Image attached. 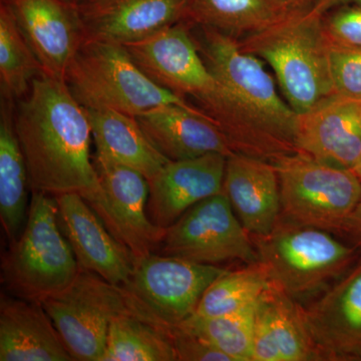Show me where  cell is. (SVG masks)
Wrapping results in <instances>:
<instances>
[{"mask_svg":"<svg viewBox=\"0 0 361 361\" xmlns=\"http://www.w3.org/2000/svg\"><path fill=\"white\" fill-rule=\"evenodd\" d=\"M161 245L164 255L201 264L236 260L251 264L259 261L254 240L224 192L190 208L166 230Z\"/></svg>","mask_w":361,"mask_h":361,"instance_id":"obj_10","label":"cell"},{"mask_svg":"<svg viewBox=\"0 0 361 361\" xmlns=\"http://www.w3.org/2000/svg\"><path fill=\"white\" fill-rule=\"evenodd\" d=\"M350 4L361 6V0H315L310 9L315 13L324 16L336 7L350 6Z\"/></svg>","mask_w":361,"mask_h":361,"instance_id":"obj_33","label":"cell"},{"mask_svg":"<svg viewBox=\"0 0 361 361\" xmlns=\"http://www.w3.org/2000/svg\"><path fill=\"white\" fill-rule=\"evenodd\" d=\"M14 102L1 97L0 106V220L11 243L25 228L30 202L27 167L14 123Z\"/></svg>","mask_w":361,"mask_h":361,"instance_id":"obj_24","label":"cell"},{"mask_svg":"<svg viewBox=\"0 0 361 361\" xmlns=\"http://www.w3.org/2000/svg\"><path fill=\"white\" fill-rule=\"evenodd\" d=\"M187 6L188 0H84L75 4L85 39L123 45L184 20Z\"/></svg>","mask_w":361,"mask_h":361,"instance_id":"obj_18","label":"cell"},{"mask_svg":"<svg viewBox=\"0 0 361 361\" xmlns=\"http://www.w3.org/2000/svg\"><path fill=\"white\" fill-rule=\"evenodd\" d=\"M253 240L270 283L298 303L342 276L360 247L322 228L281 220L269 234Z\"/></svg>","mask_w":361,"mask_h":361,"instance_id":"obj_6","label":"cell"},{"mask_svg":"<svg viewBox=\"0 0 361 361\" xmlns=\"http://www.w3.org/2000/svg\"><path fill=\"white\" fill-rule=\"evenodd\" d=\"M280 186V220L344 234L361 202V180L348 169L334 167L295 152L274 161Z\"/></svg>","mask_w":361,"mask_h":361,"instance_id":"obj_7","label":"cell"},{"mask_svg":"<svg viewBox=\"0 0 361 361\" xmlns=\"http://www.w3.org/2000/svg\"><path fill=\"white\" fill-rule=\"evenodd\" d=\"M225 269L152 253L135 260L122 288L137 315L171 329L194 314L206 289Z\"/></svg>","mask_w":361,"mask_h":361,"instance_id":"obj_9","label":"cell"},{"mask_svg":"<svg viewBox=\"0 0 361 361\" xmlns=\"http://www.w3.org/2000/svg\"><path fill=\"white\" fill-rule=\"evenodd\" d=\"M11 9L42 71L65 80L73 56L85 42L75 4L68 0H1Z\"/></svg>","mask_w":361,"mask_h":361,"instance_id":"obj_13","label":"cell"},{"mask_svg":"<svg viewBox=\"0 0 361 361\" xmlns=\"http://www.w3.org/2000/svg\"><path fill=\"white\" fill-rule=\"evenodd\" d=\"M200 28V39H195L219 84V96L208 115L234 152L271 163L295 153L298 114L280 96L264 61L244 51L235 37Z\"/></svg>","mask_w":361,"mask_h":361,"instance_id":"obj_1","label":"cell"},{"mask_svg":"<svg viewBox=\"0 0 361 361\" xmlns=\"http://www.w3.org/2000/svg\"><path fill=\"white\" fill-rule=\"evenodd\" d=\"M303 314L322 360L361 361V259Z\"/></svg>","mask_w":361,"mask_h":361,"instance_id":"obj_14","label":"cell"},{"mask_svg":"<svg viewBox=\"0 0 361 361\" xmlns=\"http://www.w3.org/2000/svg\"><path fill=\"white\" fill-rule=\"evenodd\" d=\"M190 26L180 21L125 47L154 82L178 96L194 97L207 114L217 99L219 84L206 65Z\"/></svg>","mask_w":361,"mask_h":361,"instance_id":"obj_11","label":"cell"},{"mask_svg":"<svg viewBox=\"0 0 361 361\" xmlns=\"http://www.w3.org/2000/svg\"><path fill=\"white\" fill-rule=\"evenodd\" d=\"M329 42L361 47V6H342L323 16Z\"/></svg>","mask_w":361,"mask_h":361,"instance_id":"obj_31","label":"cell"},{"mask_svg":"<svg viewBox=\"0 0 361 361\" xmlns=\"http://www.w3.org/2000/svg\"><path fill=\"white\" fill-rule=\"evenodd\" d=\"M102 361H178L170 329L137 315L116 316L111 323Z\"/></svg>","mask_w":361,"mask_h":361,"instance_id":"obj_25","label":"cell"},{"mask_svg":"<svg viewBox=\"0 0 361 361\" xmlns=\"http://www.w3.org/2000/svg\"><path fill=\"white\" fill-rule=\"evenodd\" d=\"M223 192L252 238L266 236L276 227L281 201L274 164L233 153L226 161Z\"/></svg>","mask_w":361,"mask_h":361,"instance_id":"obj_19","label":"cell"},{"mask_svg":"<svg viewBox=\"0 0 361 361\" xmlns=\"http://www.w3.org/2000/svg\"><path fill=\"white\" fill-rule=\"evenodd\" d=\"M355 172L357 173L358 177L361 180V161L358 167L356 168ZM344 234L349 235L351 238L355 240L358 246H361V202L350 221H349Z\"/></svg>","mask_w":361,"mask_h":361,"instance_id":"obj_34","label":"cell"},{"mask_svg":"<svg viewBox=\"0 0 361 361\" xmlns=\"http://www.w3.org/2000/svg\"><path fill=\"white\" fill-rule=\"evenodd\" d=\"M44 73L13 14L0 4V85L1 97L18 101L30 92L35 78Z\"/></svg>","mask_w":361,"mask_h":361,"instance_id":"obj_27","label":"cell"},{"mask_svg":"<svg viewBox=\"0 0 361 361\" xmlns=\"http://www.w3.org/2000/svg\"><path fill=\"white\" fill-rule=\"evenodd\" d=\"M329 42L330 77L334 92L361 99V47Z\"/></svg>","mask_w":361,"mask_h":361,"instance_id":"obj_30","label":"cell"},{"mask_svg":"<svg viewBox=\"0 0 361 361\" xmlns=\"http://www.w3.org/2000/svg\"><path fill=\"white\" fill-rule=\"evenodd\" d=\"M239 44L272 68L282 97L298 115L336 94L323 16L310 8L282 14Z\"/></svg>","mask_w":361,"mask_h":361,"instance_id":"obj_3","label":"cell"},{"mask_svg":"<svg viewBox=\"0 0 361 361\" xmlns=\"http://www.w3.org/2000/svg\"><path fill=\"white\" fill-rule=\"evenodd\" d=\"M297 152L355 171L361 161V99L332 94L298 115Z\"/></svg>","mask_w":361,"mask_h":361,"instance_id":"obj_16","label":"cell"},{"mask_svg":"<svg viewBox=\"0 0 361 361\" xmlns=\"http://www.w3.org/2000/svg\"><path fill=\"white\" fill-rule=\"evenodd\" d=\"M281 16L271 0H188L184 21L238 39L267 27Z\"/></svg>","mask_w":361,"mask_h":361,"instance_id":"obj_26","label":"cell"},{"mask_svg":"<svg viewBox=\"0 0 361 361\" xmlns=\"http://www.w3.org/2000/svg\"><path fill=\"white\" fill-rule=\"evenodd\" d=\"M96 155L134 169L147 179L170 161L148 139L137 118L108 109H85Z\"/></svg>","mask_w":361,"mask_h":361,"instance_id":"obj_23","label":"cell"},{"mask_svg":"<svg viewBox=\"0 0 361 361\" xmlns=\"http://www.w3.org/2000/svg\"><path fill=\"white\" fill-rule=\"evenodd\" d=\"M280 13H288L301 9L310 8L315 0H271Z\"/></svg>","mask_w":361,"mask_h":361,"instance_id":"obj_35","label":"cell"},{"mask_svg":"<svg viewBox=\"0 0 361 361\" xmlns=\"http://www.w3.org/2000/svg\"><path fill=\"white\" fill-rule=\"evenodd\" d=\"M65 82L85 109H108L134 116L168 104L199 110L154 82L125 45L115 42L85 40L68 66Z\"/></svg>","mask_w":361,"mask_h":361,"instance_id":"obj_4","label":"cell"},{"mask_svg":"<svg viewBox=\"0 0 361 361\" xmlns=\"http://www.w3.org/2000/svg\"><path fill=\"white\" fill-rule=\"evenodd\" d=\"M0 360L71 361L42 302L1 296Z\"/></svg>","mask_w":361,"mask_h":361,"instance_id":"obj_22","label":"cell"},{"mask_svg":"<svg viewBox=\"0 0 361 361\" xmlns=\"http://www.w3.org/2000/svg\"><path fill=\"white\" fill-rule=\"evenodd\" d=\"M101 192L87 202L114 237L127 247L135 260L154 253L165 230L149 219L148 179L134 169L96 155Z\"/></svg>","mask_w":361,"mask_h":361,"instance_id":"obj_12","label":"cell"},{"mask_svg":"<svg viewBox=\"0 0 361 361\" xmlns=\"http://www.w3.org/2000/svg\"><path fill=\"white\" fill-rule=\"evenodd\" d=\"M227 156L208 154L170 161L148 180L149 219L167 230L190 208L223 192Z\"/></svg>","mask_w":361,"mask_h":361,"instance_id":"obj_17","label":"cell"},{"mask_svg":"<svg viewBox=\"0 0 361 361\" xmlns=\"http://www.w3.org/2000/svg\"><path fill=\"white\" fill-rule=\"evenodd\" d=\"M178 361H231L217 348L191 332L173 327L170 329Z\"/></svg>","mask_w":361,"mask_h":361,"instance_id":"obj_32","label":"cell"},{"mask_svg":"<svg viewBox=\"0 0 361 361\" xmlns=\"http://www.w3.org/2000/svg\"><path fill=\"white\" fill-rule=\"evenodd\" d=\"M80 267L59 223L52 195L32 192L23 232L2 261V279L18 298L42 302L63 291Z\"/></svg>","mask_w":361,"mask_h":361,"instance_id":"obj_5","label":"cell"},{"mask_svg":"<svg viewBox=\"0 0 361 361\" xmlns=\"http://www.w3.org/2000/svg\"><path fill=\"white\" fill-rule=\"evenodd\" d=\"M255 306L218 317L193 314L178 327L200 337L231 361H252Z\"/></svg>","mask_w":361,"mask_h":361,"instance_id":"obj_29","label":"cell"},{"mask_svg":"<svg viewBox=\"0 0 361 361\" xmlns=\"http://www.w3.org/2000/svg\"><path fill=\"white\" fill-rule=\"evenodd\" d=\"M42 304L78 361H102L114 318L135 311L122 287L82 268L71 285Z\"/></svg>","mask_w":361,"mask_h":361,"instance_id":"obj_8","label":"cell"},{"mask_svg":"<svg viewBox=\"0 0 361 361\" xmlns=\"http://www.w3.org/2000/svg\"><path fill=\"white\" fill-rule=\"evenodd\" d=\"M270 285L264 266L251 263L244 269L226 270L206 289L194 314L218 317L254 305Z\"/></svg>","mask_w":361,"mask_h":361,"instance_id":"obj_28","label":"cell"},{"mask_svg":"<svg viewBox=\"0 0 361 361\" xmlns=\"http://www.w3.org/2000/svg\"><path fill=\"white\" fill-rule=\"evenodd\" d=\"M54 197L61 230L80 267L123 287L134 272L132 252L111 235L84 197L77 193Z\"/></svg>","mask_w":361,"mask_h":361,"instance_id":"obj_15","label":"cell"},{"mask_svg":"<svg viewBox=\"0 0 361 361\" xmlns=\"http://www.w3.org/2000/svg\"><path fill=\"white\" fill-rule=\"evenodd\" d=\"M322 360L303 307L270 283L259 297L254 317L252 361Z\"/></svg>","mask_w":361,"mask_h":361,"instance_id":"obj_21","label":"cell"},{"mask_svg":"<svg viewBox=\"0 0 361 361\" xmlns=\"http://www.w3.org/2000/svg\"><path fill=\"white\" fill-rule=\"evenodd\" d=\"M14 123L32 192L97 199L101 184L90 154L89 116L65 80L45 73L35 78L16 101Z\"/></svg>","mask_w":361,"mask_h":361,"instance_id":"obj_2","label":"cell"},{"mask_svg":"<svg viewBox=\"0 0 361 361\" xmlns=\"http://www.w3.org/2000/svg\"><path fill=\"white\" fill-rule=\"evenodd\" d=\"M135 118L152 144L170 161L236 153L219 125L201 109L188 110L168 104Z\"/></svg>","mask_w":361,"mask_h":361,"instance_id":"obj_20","label":"cell"},{"mask_svg":"<svg viewBox=\"0 0 361 361\" xmlns=\"http://www.w3.org/2000/svg\"><path fill=\"white\" fill-rule=\"evenodd\" d=\"M68 1L73 4H80V2L84 1V0H68Z\"/></svg>","mask_w":361,"mask_h":361,"instance_id":"obj_36","label":"cell"}]
</instances>
